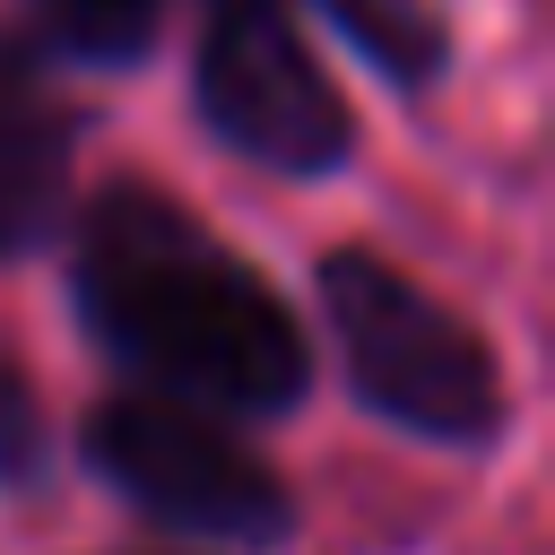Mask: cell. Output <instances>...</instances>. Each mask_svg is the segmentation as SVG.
<instances>
[{"mask_svg":"<svg viewBox=\"0 0 555 555\" xmlns=\"http://www.w3.org/2000/svg\"><path fill=\"white\" fill-rule=\"evenodd\" d=\"M69 304L139 399H173L234 434L312 399V338L295 304L156 182H104L78 208Z\"/></svg>","mask_w":555,"mask_h":555,"instance_id":"obj_1","label":"cell"},{"mask_svg":"<svg viewBox=\"0 0 555 555\" xmlns=\"http://www.w3.org/2000/svg\"><path fill=\"white\" fill-rule=\"evenodd\" d=\"M312 304H321V330L338 347L356 408L382 416L390 434H408L425 451H460V460H477L512 434V390H503L486 330L460 321L434 286H416L399 260H382L364 243L321 251Z\"/></svg>","mask_w":555,"mask_h":555,"instance_id":"obj_2","label":"cell"},{"mask_svg":"<svg viewBox=\"0 0 555 555\" xmlns=\"http://www.w3.org/2000/svg\"><path fill=\"white\" fill-rule=\"evenodd\" d=\"M78 460L113 486V503H130L147 529L191 538V546H234V555H278L295 538V494L286 477L217 416H191L173 399H139L113 390L87 434Z\"/></svg>","mask_w":555,"mask_h":555,"instance_id":"obj_3","label":"cell"},{"mask_svg":"<svg viewBox=\"0 0 555 555\" xmlns=\"http://www.w3.org/2000/svg\"><path fill=\"white\" fill-rule=\"evenodd\" d=\"M191 113L208 139L278 182H330L356 165V104L304 43L295 0H191Z\"/></svg>","mask_w":555,"mask_h":555,"instance_id":"obj_4","label":"cell"},{"mask_svg":"<svg viewBox=\"0 0 555 555\" xmlns=\"http://www.w3.org/2000/svg\"><path fill=\"white\" fill-rule=\"evenodd\" d=\"M69 113L17 52H0V260H26L69 225Z\"/></svg>","mask_w":555,"mask_h":555,"instance_id":"obj_5","label":"cell"},{"mask_svg":"<svg viewBox=\"0 0 555 555\" xmlns=\"http://www.w3.org/2000/svg\"><path fill=\"white\" fill-rule=\"evenodd\" d=\"M312 9L347 35V52H356L382 87L434 95V87L451 78V52H460L451 0H312Z\"/></svg>","mask_w":555,"mask_h":555,"instance_id":"obj_6","label":"cell"},{"mask_svg":"<svg viewBox=\"0 0 555 555\" xmlns=\"http://www.w3.org/2000/svg\"><path fill=\"white\" fill-rule=\"evenodd\" d=\"M43 26V52L78 69H139L165 35V0H26Z\"/></svg>","mask_w":555,"mask_h":555,"instance_id":"obj_7","label":"cell"},{"mask_svg":"<svg viewBox=\"0 0 555 555\" xmlns=\"http://www.w3.org/2000/svg\"><path fill=\"white\" fill-rule=\"evenodd\" d=\"M43 477H52V425H43V399H35L26 364L0 338V486L9 494H35Z\"/></svg>","mask_w":555,"mask_h":555,"instance_id":"obj_8","label":"cell"}]
</instances>
